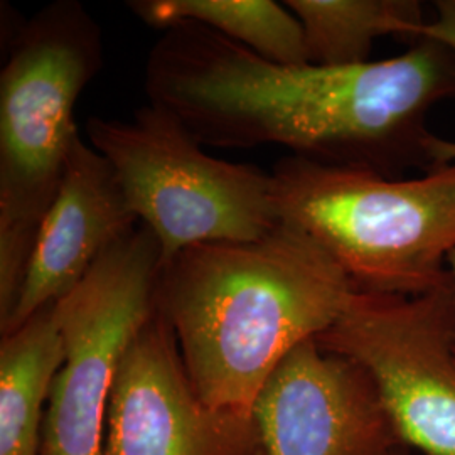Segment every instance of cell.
I'll use <instances>...</instances> for the list:
<instances>
[{
    "mask_svg": "<svg viewBox=\"0 0 455 455\" xmlns=\"http://www.w3.org/2000/svg\"><path fill=\"white\" fill-rule=\"evenodd\" d=\"M101 455H263L253 420L197 395L176 336L156 309L132 341L108 400Z\"/></svg>",
    "mask_w": 455,
    "mask_h": 455,
    "instance_id": "ba28073f",
    "label": "cell"
},
{
    "mask_svg": "<svg viewBox=\"0 0 455 455\" xmlns=\"http://www.w3.org/2000/svg\"><path fill=\"white\" fill-rule=\"evenodd\" d=\"M300 20L309 63L355 66L368 63L379 37L422 39L428 24L415 0H285Z\"/></svg>",
    "mask_w": 455,
    "mask_h": 455,
    "instance_id": "4fadbf2b",
    "label": "cell"
},
{
    "mask_svg": "<svg viewBox=\"0 0 455 455\" xmlns=\"http://www.w3.org/2000/svg\"><path fill=\"white\" fill-rule=\"evenodd\" d=\"M65 344L54 304L34 314L0 342V455H41L43 430Z\"/></svg>",
    "mask_w": 455,
    "mask_h": 455,
    "instance_id": "8fae6325",
    "label": "cell"
},
{
    "mask_svg": "<svg viewBox=\"0 0 455 455\" xmlns=\"http://www.w3.org/2000/svg\"><path fill=\"white\" fill-rule=\"evenodd\" d=\"M161 270V244L139 225L54 302L65 361L49 395L41 455H101L115 376L157 309Z\"/></svg>",
    "mask_w": 455,
    "mask_h": 455,
    "instance_id": "8992f818",
    "label": "cell"
},
{
    "mask_svg": "<svg viewBox=\"0 0 455 455\" xmlns=\"http://www.w3.org/2000/svg\"><path fill=\"white\" fill-rule=\"evenodd\" d=\"M144 90L203 146L285 147L312 163L396 178L434 167L427 118L455 98V54L422 37L381 61L278 65L208 28L178 24L150 49Z\"/></svg>",
    "mask_w": 455,
    "mask_h": 455,
    "instance_id": "6da1fadb",
    "label": "cell"
},
{
    "mask_svg": "<svg viewBox=\"0 0 455 455\" xmlns=\"http://www.w3.org/2000/svg\"><path fill=\"white\" fill-rule=\"evenodd\" d=\"M103 34L78 0L28 19L0 73V325L14 310L39 228L82 139L75 108L103 68Z\"/></svg>",
    "mask_w": 455,
    "mask_h": 455,
    "instance_id": "3957f363",
    "label": "cell"
},
{
    "mask_svg": "<svg viewBox=\"0 0 455 455\" xmlns=\"http://www.w3.org/2000/svg\"><path fill=\"white\" fill-rule=\"evenodd\" d=\"M270 174L280 223L306 233L358 291L415 297L451 285L455 161L396 180L289 156Z\"/></svg>",
    "mask_w": 455,
    "mask_h": 455,
    "instance_id": "277c9868",
    "label": "cell"
},
{
    "mask_svg": "<svg viewBox=\"0 0 455 455\" xmlns=\"http://www.w3.org/2000/svg\"><path fill=\"white\" fill-rule=\"evenodd\" d=\"M86 135L156 235L163 265L189 246L255 242L280 225L270 172L212 157L161 107L148 103L131 120L90 116Z\"/></svg>",
    "mask_w": 455,
    "mask_h": 455,
    "instance_id": "5b68a950",
    "label": "cell"
},
{
    "mask_svg": "<svg viewBox=\"0 0 455 455\" xmlns=\"http://www.w3.org/2000/svg\"><path fill=\"white\" fill-rule=\"evenodd\" d=\"M393 455H413L411 454V451L410 449H407V447H402V449H398L396 452Z\"/></svg>",
    "mask_w": 455,
    "mask_h": 455,
    "instance_id": "2e32d148",
    "label": "cell"
},
{
    "mask_svg": "<svg viewBox=\"0 0 455 455\" xmlns=\"http://www.w3.org/2000/svg\"><path fill=\"white\" fill-rule=\"evenodd\" d=\"M356 287L324 250L280 223L255 242L189 246L164 263L156 304L199 398L253 420L263 385L334 324Z\"/></svg>",
    "mask_w": 455,
    "mask_h": 455,
    "instance_id": "7a4b0ae2",
    "label": "cell"
},
{
    "mask_svg": "<svg viewBox=\"0 0 455 455\" xmlns=\"http://www.w3.org/2000/svg\"><path fill=\"white\" fill-rule=\"evenodd\" d=\"M447 268H449V275H451V289H452V293H454V300H455V250L449 255V259H447Z\"/></svg>",
    "mask_w": 455,
    "mask_h": 455,
    "instance_id": "9a60e30c",
    "label": "cell"
},
{
    "mask_svg": "<svg viewBox=\"0 0 455 455\" xmlns=\"http://www.w3.org/2000/svg\"><path fill=\"white\" fill-rule=\"evenodd\" d=\"M251 419L265 455H393L403 447L371 376L315 339L282 359Z\"/></svg>",
    "mask_w": 455,
    "mask_h": 455,
    "instance_id": "9c48e42d",
    "label": "cell"
},
{
    "mask_svg": "<svg viewBox=\"0 0 455 455\" xmlns=\"http://www.w3.org/2000/svg\"><path fill=\"white\" fill-rule=\"evenodd\" d=\"M315 341L371 376L403 447L455 455L451 285L415 297L356 289L339 319Z\"/></svg>",
    "mask_w": 455,
    "mask_h": 455,
    "instance_id": "52a82bcc",
    "label": "cell"
},
{
    "mask_svg": "<svg viewBox=\"0 0 455 455\" xmlns=\"http://www.w3.org/2000/svg\"><path fill=\"white\" fill-rule=\"evenodd\" d=\"M423 37L442 43L455 54V0H440L435 4V19L428 20ZM434 167L455 161V142L435 137L430 146Z\"/></svg>",
    "mask_w": 455,
    "mask_h": 455,
    "instance_id": "5bb4252c",
    "label": "cell"
},
{
    "mask_svg": "<svg viewBox=\"0 0 455 455\" xmlns=\"http://www.w3.org/2000/svg\"><path fill=\"white\" fill-rule=\"evenodd\" d=\"M139 225L114 167L80 139L39 228L16 306L0 325L2 334L65 297L108 248Z\"/></svg>",
    "mask_w": 455,
    "mask_h": 455,
    "instance_id": "30bf717a",
    "label": "cell"
},
{
    "mask_svg": "<svg viewBox=\"0 0 455 455\" xmlns=\"http://www.w3.org/2000/svg\"><path fill=\"white\" fill-rule=\"evenodd\" d=\"M129 9L157 29L199 24L278 65L309 63L300 20L274 0H132Z\"/></svg>",
    "mask_w": 455,
    "mask_h": 455,
    "instance_id": "7c38bea8",
    "label": "cell"
}]
</instances>
